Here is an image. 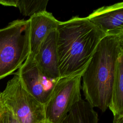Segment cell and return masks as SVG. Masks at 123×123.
Masks as SVG:
<instances>
[{"label":"cell","instance_id":"cell-12","mask_svg":"<svg viewBox=\"0 0 123 123\" xmlns=\"http://www.w3.org/2000/svg\"><path fill=\"white\" fill-rule=\"evenodd\" d=\"M48 2V0H0V5L17 7L23 15L30 17L37 13L46 11Z\"/></svg>","mask_w":123,"mask_h":123},{"label":"cell","instance_id":"cell-6","mask_svg":"<svg viewBox=\"0 0 123 123\" xmlns=\"http://www.w3.org/2000/svg\"><path fill=\"white\" fill-rule=\"evenodd\" d=\"M14 74L30 95L44 105L47 102L57 80L49 79L41 73L33 55L29 54Z\"/></svg>","mask_w":123,"mask_h":123},{"label":"cell","instance_id":"cell-3","mask_svg":"<svg viewBox=\"0 0 123 123\" xmlns=\"http://www.w3.org/2000/svg\"><path fill=\"white\" fill-rule=\"evenodd\" d=\"M29 53L28 20H14L0 29V80L18 70Z\"/></svg>","mask_w":123,"mask_h":123},{"label":"cell","instance_id":"cell-9","mask_svg":"<svg viewBox=\"0 0 123 123\" xmlns=\"http://www.w3.org/2000/svg\"><path fill=\"white\" fill-rule=\"evenodd\" d=\"M28 21L29 54L34 55L47 35L57 29L60 21L47 11L32 15Z\"/></svg>","mask_w":123,"mask_h":123},{"label":"cell","instance_id":"cell-13","mask_svg":"<svg viewBox=\"0 0 123 123\" xmlns=\"http://www.w3.org/2000/svg\"><path fill=\"white\" fill-rule=\"evenodd\" d=\"M0 123H19L12 113L3 103L0 111Z\"/></svg>","mask_w":123,"mask_h":123},{"label":"cell","instance_id":"cell-11","mask_svg":"<svg viewBox=\"0 0 123 123\" xmlns=\"http://www.w3.org/2000/svg\"><path fill=\"white\" fill-rule=\"evenodd\" d=\"M98 115L86 100L81 99L68 112L60 123H98Z\"/></svg>","mask_w":123,"mask_h":123},{"label":"cell","instance_id":"cell-10","mask_svg":"<svg viewBox=\"0 0 123 123\" xmlns=\"http://www.w3.org/2000/svg\"><path fill=\"white\" fill-rule=\"evenodd\" d=\"M108 108L113 115V123H123V50L120 51L117 58Z\"/></svg>","mask_w":123,"mask_h":123},{"label":"cell","instance_id":"cell-14","mask_svg":"<svg viewBox=\"0 0 123 123\" xmlns=\"http://www.w3.org/2000/svg\"><path fill=\"white\" fill-rule=\"evenodd\" d=\"M2 97H1V92L0 91V111L1 109V107L2 106Z\"/></svg>","mask_w":123,"mask_h":123},{"label":"cell","instance_id":"cell-2","mask_svg":"<svg viewBox=\"0 0 123 123\" xmlns=\"http://www.w3.org/2000/svg\"><path fill=\"white\" fill-rule=\"evenodd\" d=\"M122 50L123 33L106 35L98 43L82 76L86 101L102 112L111 101L117 60Z\"/></svg>","mask_w":123,"mask_h":123},{"label":"cell","instance_id":"cell-5","mask_svg":"<svg viewBox=\"0 0 123 123\" xmlns=\"http://www.w3.org/2000/svg\"><path fill=\"white\" fill-rule=\"evenodd\" d=\"M85 68L56 81L49 98L44 105L48 122L60 123L73 107L82 99L81 81Z\"/></svg>","mask_w":123,"mask_h":123},{"label":"cell","instance_id":"cell-8","mask_svg":"<svg viewBox=\"0 0 123 123\" xmlns=\"http://www.w3.org/2000/svg\"><path fill=\"white\" fill-rule=\"evenodd\" d=\"M86 18L107 35L123 33V2L100 7Z\"/></svg>","mask_w":123,"mask_h":123},{"label":"cell","instance_id":"cell-4","mask_svg":"<svg viewBox=\"0 0 123 123\" xmlns=\"http://www.w3.org/2000/svg\"><path fill=\"white\" fill-rule=\"evenodd\" d=\"M1 97L3 104L19 123L49 122L46 119L44 105L24 88L17 75L8 81Z\"/></svg>","mask_w":123,"mask_h":123},{"label":"cell","instance_id":"cell-1","mask_svg":"<svg viewBox=\"0 0 123 123\" xmlns=\"http://www.w3.org/2000/svg\"><path fill=\"white\" fill-rule=\"evenodd\" d=\"M57 32L60 78L84 70L99 42L107 35L86 17L78 16L60 22Z\"/></svg>","mask_w":123,"mask_h":123},{"label":"cell","instance_id":"cell-7","mask_svg":"<svg viewBox=\"0 0 123 123\" xmlns=\"http://www.w3.org/2000/svg\"><path fill=\"white\" fill-rule=\"evenodd\" d=\"M57 29L51 31L43 40L34 54V59L41 73L47 78H60L57 49Z\"/></svg>","mask_w":123,"mask_h":123}]
</instances>
